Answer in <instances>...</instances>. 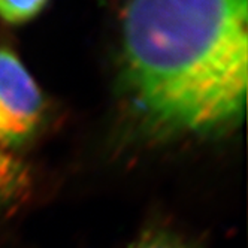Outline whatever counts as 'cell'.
Returning a JSON list of instances; mask_svg holds the SVG:
<instances>
[{
	"instance_id": "4",
	"label": "cell",
	"mask_w": 248,
	"mask_h": 248,
	"mask_svg": "<svg viewBox=\"0 0 248 248\" xmlns=\"http://www.w3.org/2000/svg\"><path fill=\"white\" fill-rule=\"evenodd\" d=\"M129 248H188V245L169 230H148Z\"/></svg>"
},
{
	"instance_id": "3",
	"label": "cell",
	"mask_w": 248,
	"mask_h": 248,
	"mask_svg": "<svg viewBox=\"0 0 248 248\" xmlns=\"http://www.w3.org/2000/svg\"><path fill=\"white\" fill-rule=\"evenodd\" d=\"M31 190L27 166L14 153L0 147V212L20 205Z\"/></svg>"
},
{
	"instance_id": "1",
	"label": "cell",
	"mask_w": 248,
	"mask_h": 248,
	"mask_svg": "<svg viewBox=\"0 0 248 248\" xmlns=\"http://www.w3.org/2000/svg\"><path fill=\"white\" fill-rule=\"evenodd\" d=\"M121 64L133 109L154 133L233 127L247 100L248 0H129Z\"/></svg>"
},
{
	"instance_id": "2",
	"label": "cell",
	"mask_w": 248,
	"mask_h": 248,
	"mask_svg": "<svg viewBox=\"0 0 248 248\" xmlns=\"http://www.w3.org/2000/svg\"><path fill=\"white\" fill-rule=\"evenodd\" d=\"M45 102L39 85L14 52L0 48V147L14 151L39 130Z\"/></svg>"
}]
</instances>
